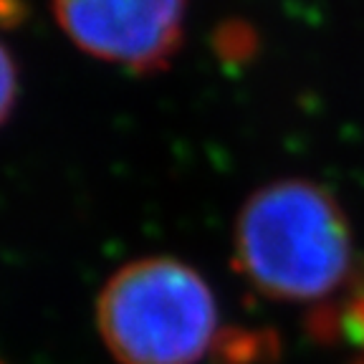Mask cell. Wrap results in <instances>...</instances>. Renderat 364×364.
I'll list each match as a JSON object with an SVG mask.
<instances>
[{"mask_svg": "<svg viewBox=\"0 0 364 364\" xmlns=\"http://www.w3.org/2000/svg\"><path fill=\"white\" fill-rule=\"evenodd\" d=\"M235 268L261 296L324 309L354 276L352 225L339 200L311 180L268 182L240 205Z\"/></svg>", "mask_w": 364, "mask_h": 364, "instance_id": "obj_1", "label": "cell"}, {"mask_svg": "<svg viewBox=\"0 0 364 364\" xmlns=\"http://www.w3.org/2000/svg\"><path fill=\"white\" fill-rule=\"evenodd\" d=\"M97 329L117 364H200L228 349L210 284L167 256L139 258L109 276Z\"/></svg>", "mask_w": 364, "mask_h": 364, "instance_id": "obj_2", "label": "cell"}, {"mask_svg": "<svg viewBox=\"0 0 364 364\" xmlns=\"http://www.w3.org/2000/svg\"><path fill=\"white\" fill-rule=\"evenodd\" d=\"M51 13L86 56L152 74L180 48L188 0H51Z\"/></svg>", "mask_w": 364, "mask_h": 364, "instance_id": "obj_3", "label": "cell"}, {"mask_svg": "<svg viewBox=\"0 0 364 364\" xmlns=\"http://www.w3.org/2000/svg\"><path fill=\"white\" fill-rule=\"evenodd\" d=\"M18 102V68L11 51L0 41V127L6 124Z\"/></svg>", "mask_w": 364, "mask_h": 364, "instance_id": "obj_4", "label": "cell"}, {"mask_svg": "<svg viewBox=\"0 0 364 364\" xmlns=\"http://www.w3.org/2000/svg\"><path fill=\"white\" fill-rule=\"evenodd\" d=\"M352 364H364V352H362V354H354Z\"/></svg>", "mask_w": 364, "mask_h": 364, "instance_id": "obj_5", "label": "cell"}]
</instances>
